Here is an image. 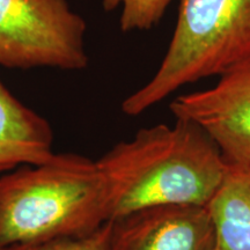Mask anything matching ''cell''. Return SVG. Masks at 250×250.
Here are the masks:
<instances>
[{"mask_svg": "<svg viewBox=\"0 0 250 250\" xmlns=\"http://www.w3.org/2000/svg\"><path fill=\"white\" fill-rule=\"evenodd\" d=\"M98 162L108 191V221L164 205L208 206L227 161L195 124L144 127Z\"/></svg>", "mask_w": 250, "mask_h": 250, "instance_id": "6da1fadb", "label": "cell"}, {"mask_svg": "<svg viewBox=\"0 0 250 250\" xmlns=\"http://www.w3.org/2000/svg\"><path fill=\"white\" fill-rule=\"evenodd\" d=\"M108 223V191L98 162L54 154L0 174V250L86 235Z\"/></svg>", "mask_w": 250, "mask_h": 250, "instance_id": "7a4b0ae2", "label": "cell"}, {"mask_svg": "<svg viewBox=\"0 0 250 250\" xmlns=\"http://www.w3.org/2000/svg\"><path fill=\"white\" fill-rule=\"evenodd\" d=\"M250 59V0H181L179 17L160 67L122 103L137 116L181 87L221 76Z\"/></svg>", "mask_w": 250, "mask_h": 250, "instance_id": "3957f363", "label": "cell"}, {"mask_svg": "<svg viewBox=\"0 0 250 250\" xmlns=\"http://www.w3.org/2000/svg\"><path fill=\"white\" fill-rule=\"evenodd\" d=\"M86 30L67 0H0V66L83 70Z\"/></svg>", "mask_w": 250, "mask_h": 250, "instance_id": "277c9868", "label": "cell"}, {"mask_svg": "<svg viewBox=\"0 0 250 250\" xmlns=\"http://www.w3.org/2000/svg\"><path fill=\"white\" fill-rule=\"evenodd\" d=\"M170 111L199 127L226 161L250 159V59L224 72L211 88L177 96Z\"/></svg>", "mask_w": 250, "mask_h": 250, "instance_id": "5b68a950", "label": "cell"}, {"mask_svg": "<svg viewBox=\"0 0 250 250\" xmlns=\"http://www.w3.org/2000/svg\"><path fill=\"white\" fill-rule=\"evenodd\" d=\"M110 224V250H218L208 206H155Z\"/></svg>", "mask_w": 250, "mask_h": 250, "instance_id": "8992f818", "label": "cell"}, {"mask_svg": "<svg viewBox=\"0 0 250 250\" xmlns=\"http://www.w3.org/2000/svg\"><path fill=\"white\" fill-rule=\"evenodd\" d=\"M46 120L20 102L0 79V174L54 156Z\"/></svg>", "mask_w": 250, "mask_h": 250, "instance_id": "52a82bcc", "label": "cell"}, {"mask_svg": "<svg viewBox=\"0 0 250 250\" xmlns=\"http://www.w3.org/2000/svg\"><path fill=\"white\" fill-rule=\"evenodd\" d=\"M218 236V250H250V159L228 162L208 205Z\"/></svg>", "mask_w": 250, "mask_h": 250, "instance_id": "ba28073f", "label": "cell"}, {"mask_svg": "<svg viewBox=\"0 0 250 250\" xmlns=\"http://www.w3.org/2000/svg\"><path fill=\"white\" fill-rule=\"evenodd\" d=\"M171 0H103V9L112 12L121 7L120 26L124 33L147 30L164 17Z\"/></svg>", "mask_w": 250, "mask_h": 250, "instance_id": "9c48e42d", "label": "cell"}, {"mask_svg": "<svg viewBox=\"0 0 250 250\" xmlns=\"http://www.w3.org/2000/svg\"><path fill=\"white\" fill-rule=\"evenodd\" d=\"M110 221L81 236L62 237L20 250H110Z\"/></svg>", "mask_w": 250, "mask_h": 250, "instance_id": "30bf717a", "label": "cell"}]
</instances>
